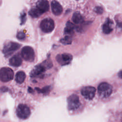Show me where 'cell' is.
Segmentation results:
<instances>
[{
	"label": "cell",
	"mask_w": 122,
	"mask_h": 122,
	"mask_svg": "<svg viewBox=\"0 0 122 122\" xmlns=\"http://www.w3.org/2000/svg\"><path fill=\"white\" fill-rule=\"evenodd\" d=\"M16 113L17 117L21 120L27 119L31 114L29 107L25 104H20L17 107Z\"/></svg>",
	"instance_id": "1"
},
{
	"label": "cell",
	"mask_w": 122,
	"mask_h": 122,
	"mask_svg": "<svg viewBox=\"0 0 122 122\" xmlns=\"http://www.w3.org/2000/svg\"><path fill=\"white\" fill-rule=\"evenodd\" d=\"M68 109L70 111L74 112L77 111L81 106L79 97L76 94L70 95L67 99Z\"/></svg>",
	"instance_id": "2"
},
{
	"label": "cell",
	"mask_w": 122,
	"mask_h": 122,
	"mask_svg": "<svg viewBox=\"0 0 122 122\" xmlns=\"http://www.w3.org/2000/svg\"><path fill=\"white\" fill-rule=\"evenodd\" d=\"M54 27V21L50 18L43 19L40 23V28L41 30L45 33L51 32L53 30Z\"/></svg>",
	"instance_id": "3"
},
{
	"label": "cell",
	"mask_w": 122,
	"mask_h": 122,
	"mask_svg": "<svg viewBox=\"0 0 122 122\" xmlns=\"http://www.w3.org/2000/svg\"><path fill=\"white\" fill-rule=\"evenodd\" d=\"M98 92L101 97L102 98H106L111 94L112 92V87L109 83L103 82L99 85Z\"/></svg>",
	"instance_id": "4"
},
{
	"label": "cell",
	"mask_w": 122,
	"mask_h": 122,
	"mask_svg": "<svg viewBox=\"0 0 122 122\" xmlns=\"http://www.w3.org/2000/svg\"><path fill=\"white\" fill-rule=\"evenodd\" d=\"M14 72L9 67H3L0 70V80L3 82H7L13 79Z\"/></svg>",
	"instance_id": "5"
},
{
	"label": "cell",
	"mask_w": 122,
	"mask_h": 122,
	"mask_svg": "<svg viewBox=\"0 0 122 122\" xmlns=\"http://www.w3.org/2000/svg\"><path fill=\"white\" fill-rule=\"evenodd\" d=\"M21 57L26 61H33L35 58V53L33 49L30 46L24 47L21 51Z\"/></svg>",
	"instance_id": "6"
},
{
	"label": "cell",
	"mask_w": 122,
	"mask_h": 122,
	"mask_svg": "<svg viewBox=\"0 0 122 122\" xmlns=\"http://www.w3.org/2000/svg\"><path fill=\"white\" fill-rule=\"evenodd\" d=\"M20 45L15 42H9L6 43L3 49V52L6 56H8L19 49Z\"/></svg>",
	"instance_id": "7"
},
{
	"label": "cell",
	"mask_w": 122,
	"mask_h": 122,
	"mask_svg": "<svg viewBox=\"0 0 122 122\" xmlns=\"http://www.w3.org/2000/svg\"><path fill=\"white\" fill-rule=\"evenodd\" d=\"M96 90L92 86H86L83 88L81 91L82 95L86 99H92L95 94Z\"/></svg>",
	"instance_id": "8"
},
{
	"label": "cell",
	"mask_w": 122,
	"mask_h": 122,
	"mask_svg": "<svg viewBox=\"0 0 122 122\" xmlns=\"http://www.w3.org/2000/svg\"><path fill=\"white\" fill-rule=\"evenodd\" d=\"M56 59L59 63L61 65H65L71 62L72 59V56L69 53H63L57 55Z\"/></svg>",
	"instance_id": "9"
},
{
	"label": "cell",
	"mask_w": 122,
	"mask_h": 122,
	"mask_svg": "<svg viewBox=\"0 0 122 122\" xmlns=\"http://www.w3.org/2000/svg\"><path fill=\"white\" fill-rule=\"evenodd\" d=\"M35 8L42 14L48 11L49 9V2L45 0H39L37 2Z\"/></svg>",
	"instance_id": "10"
},
{
	"label": "cell",
	"mask_w": 122,
	"mask_h": 122,
	"mask_svg": "<svg viewBox=\"0 0 122 122\" xmlns=\"http://www.w3.org/2000/svg\"><path fill=\"white\" fill-rule=\"evenodd\" d=\"M51 63H49V62H48V63L47 64L45 63V62L43 64H40L38 66H37L34 69V70L31 71L30 75L31 77H34V76H39L43 72H44L45 70L47 68H48V67L46 66V65L49 64Z\"/></svg>",
	"instance_id": "11"
},
{
	"label": "cell",
	"mask_w": 122,
	"mask_h": 122,
	"mask_svg": "<svg viewBox=\"0 0 122 122\" xmlns=\"http://www.w3.org/2000/svg\"><path fill=\"white\" fill-rule=\"evenodd\" d=\"M51 9L52 13L56 16H59L62 12V7L57 1L53 0L51 2Z\"/></svg>",
	"instance_id": "12"
},
{
	"label": "cell",
	"mask_w": 122,
	"mask_h": 122,
	"mask_svg": "<svg viewBox=\"0 0 122 122\" xmlns=\"http://www.w3.org/2000/svg\"><path fill=\"white\" fill-rule=\"evenodd\" d=\"M113 22L112 20L107 19L102 26V31L105 34H109L113 30Z\"/></svg>",
	"instance_id": "13"
},
{
	"label": "cell",
	"mask_w": 122,
	"mask_h": 122,
	"mask_svg": "<svg viewBox=\"0 0 122 122\" xmlns=\"http://www.w3.org/2000/svg\"><path fill=\"white\" fill-rule=\"evenodd\" d=\"M9 63L12 66L19 67L22 63L21 57L19 54H16L10 59Z\"/></svg>",
	"instance_id": "14"
},
{
	"label": "cell",
	"mask_w": 122,
	"mask_h": 122,
	"mask_svg": "<svg viewBox=\"0 0 122 122\" xmlns=\"http://www.w3.org/2000/svg\"><path fill=\"white\" fill-rule=\"evenodd\" d=\"M74 29V25L71 22L68 21L67 22L66 27L64 29V33L67 36H70L73 33Z\"/></svg>",
	"instance_id": "15"
},
{
	"label": "cell",
	"mask_w": 122,
	"mask_h": 122,
	"mask_svg": "<svg viewBox=\"0 0 122 122\" xmlns=\"http://www.w3.org/2000/svg\"><path fill=\"white\" fill-rule=\"evenodd\" d=\"M26 78V74L23 71H18L15 76V81L18 83H22Z\"/></svg>",
	"instance_id": "16"
},
{
	"label": "cell",
	"mask_w": 122,
	"mask_h": 122,
	"mask_svg": "<svg viewBox=\"0 0 122 122\" xmlns=\"http://www.w3.org/2000/svg\"><path fill=\"white\" fill-rule=\"evenodd\" d=\"M72 20L74 23L76 24H79L82 22L83 18L79 12H76L73 14L72 17Z\"/></svg>",
	"instance_id": "17"
},
{
	"label": "cell",
	"mask_w": 122,
	"mask_h": 122,
	"mask_svg": "<svg viewBox=\"0 0 122 122\" xmlns=\"http://www.w3.org/2000/svg\"><path fill=\"white\" fill-rule=\"evenodd\" d=\"M29 14L32 18H37L41 15V14L36 8L31 9L29 11Z\"/></svg>",
	"instance_id": "18"
},
{
	"label": "cell",
	"mask_w": 122,
	"mask_h": 122,
	"mask_svg": "<svg viewBox=\"0 0 122 122\" xmlns=\"http://www.w3.org/2000/svg\"><path fill=\"white\" fill-rule=\"evenodd\" d=\"M61 41L63 44H70L71 42V36L66 35L61 40Z\"/></svg>",
	"instance_id": "19"
},
{
	"label": "cell",
	"mask_w": 122,
	"mask_h": 122,
	"mask_svg": "<svg viewBox=\"0 0 122 122\" xmlns=\"http://www.w3.org/2000/svg\"><path fill=\"white\" fill-rule=\"evenodd\" d=\"M35 89H36V90L38 92L42 93L45 94H47V93H48V92H49V91H50V87H49V86H46V87H44V88H43V89H38V88H35Z\"/></svg>",
	"instance_id": "20"
},
{
	"label": "cell",
	"mask_w": 122,
	"mask_h": 122,
	"mask_svg": "<svg viewBox=\"0 0 122 122\" xmlns=\"http://www.w3.org/2000/svg\"><path fill=\"white\" fill-rule=\"evenodd\" d=\"M17 38L19 40H23L25 38V34L22 31L19 32L17 34Z\"/></svg>",
	"instance_id": "21"
},
{
	"label": "cell",
	"mask_w": 122,
	"mask_h": 122,
	"mask_svg": "<svg viewBox=\"0 0 122 122\" xmlns=\"http://www.w3.org/2000/svg\"><path fill=\"white\" fill-rule=\"evenodd\" d=\"M94 10L96 13H97L98 14H101L103 12L102 8V7H96L94 9Z\"/></svg>",
	"instance_id": "22"
},
{
	"label": "cell",
	"mask_w": 122,
	"mask_h": 122,
	"mask_svg": "<svg viewBox=\"0 0 122 122\" xmlns=\"http://www.w3.org/2000/svg\"><path fill=\"white\" fill-rule=\"evenodd\" d=\"M117 27L118 28H120L121 29H122V22H118L117 23Z\"/></svg>",
	"instance_id": "23"
},
{
	"label": "cell",
	"mask_w": 122,
	"mask_h": 122,
	"mask_svg": "<svg viewBox=\"0 0 122 122\" xmlns=\"http://www.w3.org/2000/svg\"><path fill=\"white\" fill-rule=\"evenodd\" d=\"M25 17H26V14H25H25H24L23 15H22V16H21V22H22V23L24 22L25 21Z\"/></svg>",
	"instance_id": "24"
},
{
	"label": "cell",
	"mask_w": 122,
	"mask_h": 122,
	"mask_svg": "<svg viewBox=\"0 0 122 122\" xmlns=\"http://www.w3.org/2000/svg\"><path fill=\"white\" fill-rule=\"evenodd\" d=\"M118 75H119V76L120 78H122V71H120V72H119Z\"/></svg>",
	"instance_id": "25"
}]
</instances>
